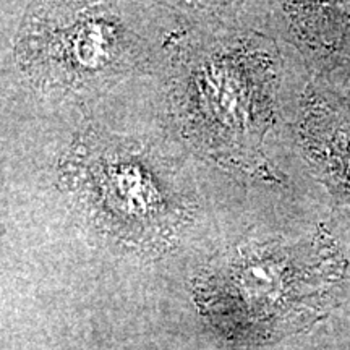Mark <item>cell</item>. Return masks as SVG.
I'll return each mask as SVG.
<instances>
[{
    "label": "cell",
    "instance_id": "6da1fadb",
    "mask_svg": "<svg viewBox=\"0 0 350 350\" xmlns=\"http://www.w3.org/2000/svg\"><path fill=\"white\" fill-rule=\"evenodd\" d=\"M274 81L271 52L252 39L196 52L174 86L188 138L217 159L255 164L273 119Z\"/></svg>",
    "mask_w": 350,
    "mask_h": 350
},
{
    "label": "cell",
    "instance_id": "5b68a950",
    "mask_svg": "<svg viewBox=\"0 0 350 350\" xmlns=\"http://www.w3.org/2000/svg\"><path fill=\"white\" fill-rule=\"evenodd\" d=\"M301 135L325 182L350 203V112L313 98L305 107Z\"/></svg>",
    "mask_w": 350,
    "mask_h": 350
},
{
    "label": "cell",
    "instance_id": "277c9868",
    "mask_svg": "<svg viewBox=\"0 0 350 350\" xmlns=\"http://www.w3.org/2000/svg\"><path fill=\"white\" fill-rule=\"evenodd\" d=\"M21 44L33 75L54 86L99 81L125 55L124 34L116 21L86 12L52 10L34 16Z\"/></svg>",
    "mask_w": 350,
    "mask_h": 350
},
{
    "label": "cell",
    "instance_id": "3957f363",
    "mask_svg": "<svg viewBox=\"0 0 350 350\" xmlns=\"http://www.w3.org/2000/svg\"><path fill=\"white\" fill-rule=\"evenodd\" d=\"M345 260L319 229L295 245H262L239 253L213 275L219 304L245 327L273 329L321 312L342 279Z\"/></svg>",
    "mask_w": 350,
    "mask_h": 350
},
{
    "label": "cell",
    "instance_id": "7a4b0ae2",
    "mask_svg": "<svg viewBox=\"0 0 350 350\" xmlns=\"http://www.w3.org/2000/svg\"><path fill=\"white\" fill-rule=\"evenodd\" d=\"M64 178L96 224L137 247H163L187 219L188 206L169 170L124 139L83 138L65 161Z\"/></svg>",
    "mask_w": 350,
    "mask_h": 350
}]
</instances>
